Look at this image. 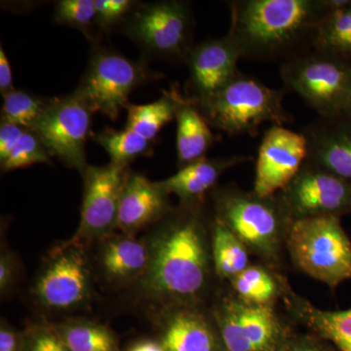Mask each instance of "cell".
<instances>
[{
  "label": "cell",
  "mask_w": 351,
  "mask_h": 351,
  "mask_svg": "<svg viewBox=\"0 0 351 351\" xmlns=\"http://www.w3.org/2000/svg\"><path fill=\"white\" fill-rule=\"evenodd\" d=\"M199 205H182L149 246L151 260L141 288L147 297L172 307L193 306L211 276V244Z\"/></svg>",
  "instance_id": "cell-1"
},
{
  "label": "cell",
  "mask_w": 351,
  "mask_h": 351,
  "mask_svg": "<svg viewBox=\"0 0 351 351\" xmlns=\"http://www.w3.org/2000/svg\"><path fill=\"white\" fill-rule=\"evenodd\" d=\"M228 34L242 59H291L313 50L316 29L330 12L325 0L230 2Z\"/></svg>",
  "instance_id": "cell-2"
},
{
  "label": "cell",
  "mask_w": 351,
  "mask_h": 351,
  "mask_svg": "<svg viewBox=\"0 0 351 351\" xmlns=\"http://www.w3.org/2000/svg\"><path fill=\"white\" fill-rule=\"evenodd\" d=\"M213 200L215 219L228 226L263 262L269 267L278 265L293 221L280 193L261 196L226 186L214 191Z\"/></svg>",
  "instance_id": "cell-3"
},
{
  "label": "cell",
  "mask_w": 351,
  "mask_h": 351,
  "mask_svg": "<svg viewBox=\"0 0 351 351\" xmlns=\"http://www.w3.org/2000/svg\"><path fill=\"white\" fill-rule=\"evenodd\" d=\"M285 93L239 71L218 93L193 103L212 128L230 136H256L267 122L290 123L292 117L283 106Z\"/></svg>",
  "instance_id": "cell-4"
},
{
  "label": "cell",
  "mask_w": 351,
  "mask_h": 351,
  "mask_svg": "<svg viewBox=\"0 0 351 351\" xmlns=\"http://www.w3.org/2000/svg\"><path fill=\"white\" fill-rule=\"evenodd\" d=\"M285 247L297 269L332 290L351 280V240L339 217L295 219Z\"/></svg>",
  "instance_id": "cell-5"
},
{
  "label": "cell",
  "mask_w": 351,
  "mask_h": 351,
  "mask_svg": "<svg viewBox=\"0 0 351 351\" xmlns=\"http://www.w3.org/2000/svg\"><path fill=\"white\" fill-rule=\"evenodd\" d=\"M163 73L149 68L147 60H132L117 50L96 46L75 93L92 112H100L114 121L128 107L134 90L156 82Z\"/></svg>",
  "instance_id": "cell-6"
},
{
  "label": "cell",
  "mask_w": 351,
  "mask_h": 351,
  "mask_svg": "<svg viewBox=\"0 0 351 351\" xmlns=\"http://www.w3.org/2000/svg\"><path fill=\"white\" fill-rule=\"evenodd\" d=\"M122 27L147 62L157 59L186 63L195 44V18L188 1L138 2Z\"/></svg>",
  "instance_id": "cell-7"
},
{
  "label": "cell",
  "mask_w": 351,
  "mask_h": 351,
  "mask_svg": "<svg viewBox=\"0 0 351 351\" xmlns=\"http://www.w3.org/2000/svg\"><path fill=\"white\" fill-rule=\"evenodd\" d=\"M284 90L294 92L319 117L343 115L351 88V64L309 51L281 64Z\"/></svg>",
  "instance_id": "cell-8"
},
{
  "label": "cell",
  "mask_w": 351,
  "mask_h": 351,
  "mask_svg": "<svg viewBox=\"0 0 351 351\" xmlns=\"http://www.w3.org/2000/svg\"><path fill=\"white\" fill-rule=\"evenodd\" d=\"M213 315L228 351H280L291 337L274 306L248 304L234 294L223 297Z\"/></svg>",
  "instance_id": "cell-9"
},
{
  "label": "cell",
  "mask_w": 351,
  "mask_h": 351,
  "mask_svg": "<svg viewBox=\"0 0 351 351\" xmlns=\"http://www.w3.org/2000/svg\"><path fill=\"white\" fill-rule=\"evenodd\" d=\"M94 113L73 92L48 99L47 106L29 130L36 133L50 156L83 174L87 169L86 145Z\"/></svg>",
  "instance_id": "cell-10"
},
{
  "label": "cell",
  "mask_w": 351,
  "mask_h": 351,
  "mask_svg": "<svg viewBox=\"0 0 351 351\" xmlns=\"http://www.w3.org/2000/svg\"><path fill=\"white\" fill-rule=\"evenodd\" d=\"M83 247L68 241L52 252L34 284V295L40 306L68 311L89 301L91 272Z\"/></svg>",
  "instance_id": "cell-11"
},
{
  "label": "cell",
  "mask_w": 351,
  "mask_h": 351,
  "mask_svg": "<svg viewBox=\"0 0 351 351\" xmlns=\"http://www.w3.org/2000/svg\"><path fill=\"white\" fill-rule=\"evenodd\" d=\"M129 171L110 163L89 165L83 173L84 191L80 226L69 241L82 244L108 239L117 228L120 199Z\"/></svg>",
  "instance_id": "cell-12"
},
{
  "label": "cell",
  "mask_w": 351,
  "mask_h": 351,
  "mask_svg": "<svg viewBox=\"0 0 351 351\" xmlns=\"http://www.w3.org/2000/svg\"><path fill=\"white\" fill-rule=\"evenodd\" d=\"M279 193L292 221L351 214V182L307 162Z\"/></svg>",
  "instance_id": "cell-13"
},
{
  "label": "cell",
  "mask_w": 351,
  "mask_h": 351,
  "mask_svg": "<svg viewBox=\"0 0 351 351\" xmlns=\"http://www.w3.org/2000/svg\"><path fill=\"white\" fill-rule=\"evenodd\" d=\"M307 157L304 134L272 125L258 149L253 191L261 196L280 193L300 172Z\"/></svg>",
  "instance_id": "cell-14"
},
{
  "label": "cell",
  "mask_w": 351,
  "mask_h": 351,
  "mask_svg": "<svg viewBox=\"0 0 351 351\" xmlns=\"http://www.w3.org/2000/svg\"><path fill=\"white\" fill-rule=\"evenodd\" d=\"M241 59L234 39L228 34L195 44L186 60L189 71L186 98L198 103L218 93L239 73Z\"/></svg>",
  "instance_id": "cell-15"
},
{
  "label": "cell",
  "mask_w": 351,
  "mask_h": 351,
  "mask_svg": "<svg viewBox=\"0 0 351 351\" xmlns=\"http://www.w3.org/2000/svg\"><path fill=\"white\" fill-rule=\"evenodd\" d=\"M306 162L351 182V119L319 117L304 128Z\"/></svg>",
  "instance_id": "cell-16"
},
{
  "label": "cell",
  "mask_w": 351,
  "mask_h": 351,
  "mask_svg": "<svg viewBox=\"0 0 351 351\" xmlns=\"http://www.w3.org/2000/svg\"><path fill=\"white\" fill-rule=\"evenodd\" d=\"M169 196L159 182L128 172L120 199L117 228L123 234L134 237L143 228L168 216L173 211Z\"/></svg>",
  "instance_id": "cell-17"
},
{
  "label": "cell",
  "mask_w": 351,
  "mask_h": 351,
  "mask_svg": "<svg viewBox=\"0 0 351 351\" xmlns=\"http://www.w3.org/2000/svg\"><path fill=\"white\" fill-rule=\"evenodd\" d=\"M250 157L234 156L210 159L207 157L180 168L176 174L159 182L169 195H175L181 205L200 204L205 193L214 188L221 176L240 164L250 160Z\"/></svg>",
  "instance_id": "cell-18"
},
{
  "label": "cell",
  "mask_w": 351,
  "mask_h": 351,
  "mask_svg": "<svg viewBox=\"0 0 351 351\" xmlns=\"http://www.w3.org/2000/svg\"><path fill=\"white\" fill-rule=\"evenodd\" d=\"M284 306L289 314L321 339L331 341L339 351H351V308L323 311L298 295L286 283Z\"/></svg>",
  "instance_id": "cell-19"
},
{
  "label": "cell",
  "mask_w": 351,
  "mask_h": 351,
  "mask_svg": "<svg viewBox=\"0 0 351 351\" xmlns=\"http://www.w3.org/2000/svg\"><path fill=\"white\" fill-rule=\"evenodd\" d=\"M101 250V265L108 280L129 284L141 280L149 267V245L131 235L108 237Z\"/></svg>",
  "instance_id": "cell-20"
},
{
  "label": "cell",
  "mask_w": 351,
  "mask_h": 351,
  "mask_svg": "<svg viewBox=\"0 0 351 351\" xmlns=\"http://www.w3.org/2000/svg\"><path fill=\"white\" fill-rule=\"evenodd\" d=\"M162 345L166 351H216L213 329L193 306L174 307L166 316Z\"/></svg>",
  "instance_id": "cell-21"
},
{
  "label": "cell",
  "mask_w": 351,
  "mask_h": 351,
  "mask_svg": "<svg viewBox=\"0 0 351 351\" xmlns=\"http://www.w3.org/2000/svg\"><path fill=\"white\" fill-rule=\"evenodd\" d=\"M178 165L184 167L206 157L216 142L212 127L197 107L186 98L176 117Z\"/></svg>",
  "instance_id": "cell-22"
},
{
  "label": "cell",
  "mask_w": 351,
  "mask_h": 351,
  "mask_svg": "<svg viewBox=\"0 0 351 351\" xmlns=\"http://www.w3.org/2000/svg\"><path fill=\"white\" fill-rule=\"evenodd\" d=\"M186 99L175 84L164 91L158 100L145 105H129L126 127L152 142L166 124L176 119Z\"/></svg>",
  "instance_id": "cell-23"
},
{
  "label": "cell",
  "mask_w": 351,
  "mask_h": 351,
  "mask_svg": "<svg viewBox=\"0 0 351 351\" xmlns=\"http://www.w3.org/2000/svg\"><path fill=\"white\" fill-rule=\"evenodd\" d=\"M233 293L248 304L274 306L282 298L286 281L263 265H249L230 280Z\"/></svg>",
  "instance_id": "cell-24"
},
{
  "label": "cell",
  "mask_w": 351,
  "mask_h": 351,
  "mask_svg": "<svg viewBox=\"0 0 351 351\" xmlns=\"http://www.w3.org/2000/svg\"><path fill=\"white\" fill-rule=\"evenodd\" d=\"M250 251L223 223L215 219L211 233V256L215 272L232 280L250 265Z\"/></svg>",
  "instance_id": "cell-25"
},
{
  "label": "cell",
  "mask_w": 351,
  "mask_h": 351,
  "mask_svg": "<svg viewBox=\"0 0 351 351\" xmlns=\"http://www.w3.org/2000/svg\"><path fill=\"white\" fill-rule=\"evenodd\" d=\"M313 50L351 64V4L330 11L316 29Z\"/></svg>",
  "instance_id": "cell-26"
},
{
  "label": "cell",
  "mask_w": 351,
  "mask_h": 351,
  "mask_svg": "<svg viewBox=\"0 0 351 351\" xmlns=\"http://www.w3.org/2000/svg\"><path fill=\"white\" fill-rule=\"evenodd\" d=\"M93 140L108 152L110 163L119 167L127 168L138 157L149 156L154 154L152 141L147 140L127 127L122 130L106 127L94 134Z\"/></svg>",
  "instance_id": "cell-27"
},
{
  "label": "cell",
  "mask_w": 351,
  "mask_h": 351,
  "mask_svg": "<svg viewBox=\"0 0 351 351\" xmlns=\"http://www.w3.org/2000/svg\"><path fill=\"white\" fill-rule=\"evenodd\" d=\"M57 330L69 351H117L112 332L103 325L73 321Z\"/></svg>",
  "instance_id": "cell-28"
},
{
  "label": "cell",
  "mask_w": 351,
  "mask_h": 351,
  "mask_svg": "<svg viewBox=\"0 0 351 351\" xmlns=\"http://www.w3.org/2000/svg\"><path fill=\"white\" fill-rule=\"evenodd\" d=\"M2 97L1 121L16 124L25 129L34 125L48 103V99L39 98L17 89Z\"/></svg>",
  "instance_id": "cell-29"
},
{
  "label": "cell",
  "mask_w": 351,
  "mask_h": 351,
  "mask_svg": "<svg viewBox=\"0 0 351 351\" xmlns=\"http://www.w3.org/2000/svg\"><path fill=\"white\" fill-rule=\"evenodd\" d=\"M54 21L58 24L78 29L97 43L95 32L98 29L95 0H60L55 5Z\"/></svg>",
  "instance_id": "cell-30"
},
{
  "label": "cell",
  "mask_w": 351,
  "mask_h": 351,
  "mask_svg": "<svg viewBox=\"0 0 351 351\" xmlns=\"http://www.w3.org/2000/svg\"><path fill=\"white\" fill-rule=\"evenodd\" d=\"M52 156L40 138L29 129H25L10 156L0 163L2 172L23 169L34 164L52 163Z\"/></svg>",
  "instance_id": "cell-31"
},
{
  "label": "cell",
  "mask_w": 351,
  "mask_h": 351,
  "mask_svg": "<svg viewBox=\"0 0 351 351\" xmlns=\"http://www.w3.org/2000/svg\"><path fill=\"white\" fill-rule=\"evenodd\" d=\"M137 3L132 0H95L98 29L106 32L123 24Z\"/></svg>",
  "instance_id": "cell-32"
},
{
  "label": "cell",
  "mask_w": 351,
  "mask_h": 351,
  "mask_svg": "<svg viewBox=\"0 0 351 351\" xmlns=\"http://www.w3.org/2000/svg\"><path fill=\"white\" fill-rule=\"evenodd\" d=\"M22 351H69L57 329L36 325L27 332Z\"/></svg>",
  "instance_id": "cell-33"
},
{
  "label": "cell",
  "mask_w": 351,
  "mask_h": 351,
  "mask_svg": "<svg viewBox=\"0 0 351 351\" xmlns=\"http://www.w3.org/2000/svg\"><path fill=\"white\" fill-rule=\"evenodd\" d=\"M25 131L24 127L0 122V163L10 156Z\"/></svg>",
  "instance_id": "cell-34"
},
{
  "label": "cell",
  "mask_w": 351,
  "mask_h": 351,
  "mask_svg": "<svg viewBox=\"0 0 351 351\" xmlns=\"http://www.w3.org/2000/svg\"><path fill=\"white\" fill-rule=\"evenodd\" d=\"M322 339L320 337H301L295 339L290 337L280 351H332L321 341Z\"/></svg>",
  "instance_id": "cell-35"
},
{
  "label": "cell",
  "mask_w": 351,
  "mask_h": 351,
  "mask_svg": "<svg viewBox=\"0 0 351 351\" xmlns=\"http://www.w3.org/2000/svg\"><path fill=\"white\" fill-rule=\"evenodd\" d=\"M15 262L9 254L1 253L0 257V292L5 294L15 280Z\"/></svg>",
  "instance_id": "cell-36"
},
{
  "label": "cell",
  "mask_w": 351,
  "mask_h": 351,
  "mask_svg": "<svg viewBox=\"0 0 351 351\" xmlns=\"http://www.w3.org/2000/svg\"><path fill=\"white\" fill-rule=\"evenodd\" d=\"M15 90L13 85V73L11 64L3 48L0 47V93L2 96Z\"/></svg>",
  "instance_id": "cell-37"
},
{
  "label": "cell",
  "mask_w": 351,
  "mask_h": 351,
  "mask_svg": "<svg viewBox=\"0 0 351 351\" xmlns=\"http://www.w3.org/2000/svg\"><path fill=\"white\" fill-rule=\"evenodd\" d=\"M0 351H19L17 334L3 323L0 329Z\"/></svg>",
  "instance_id": "cell-38"
},
{
  "label": "cell",
  "mask_w": 351,
  "mask_h": 351,
  "mask_svg": "<svg viewBox=\"0 0 351 351\" xmlns=\"http://www.w3.org/2000/svg\"><path fill=\"white\" fill-rule=\"evenodd\" d=\"M129 351H166V350L164 348L162 343L152 341H145L134 346Z\"/></svg>",
  "instance_id": "cell-39"
},
{
  "label": "cell",
  "mask_w": 351,
  "mask_h": 351,
  "mask_svg": "<svg viewBox=\"0 0 351 351\" xmlns=\"http://www.w3.org/2000/svg\"><path fill=\"white\" fill-rule=\"evenodd\" d=\"M343 115H346V117L351 119V88L350 95H348V101H346V105L345 108V112H343Z\"/></svg>",
  "instance_id": "cell-40"
},
{
  "label": "cell",
  "mask_w": 351,
  "mask_h": 351,
  "mask_svg": "<svg viewBox=\"0 0 351 351\" xmlns=\"http://www.w3.org/2000/svg\"><path fill=\"white\" fill-rule=\"evenodd\" d=\"M225 351H228V350H226V348H225Z\"/></svg>",
  "instance_id": "cell-41"
}]
</instances>
